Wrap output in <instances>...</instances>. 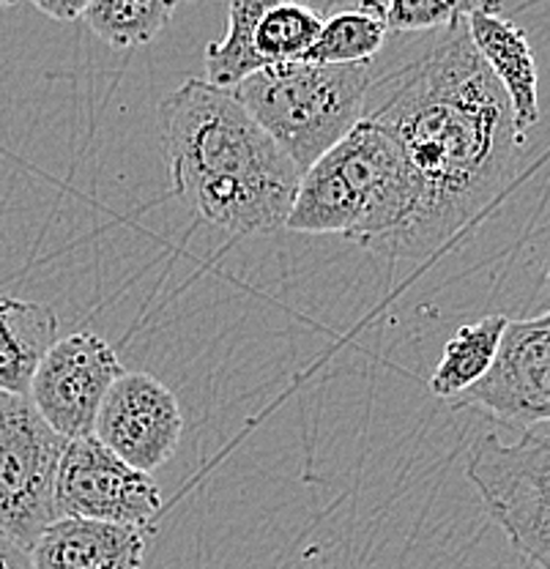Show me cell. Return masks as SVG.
I'll use <instances>...</instances> for the list:
<instances>
[{"mask_svg": "<svg viewBox=\"0 0 550 569\" xmlns=\"http://www.w3.org/2000/svg\"><path fill=\"white\" fill-rule=\"evenodd\" d=\"M123 372L108 340L91 331L58 337L41 356L28 400L58 436H91L104 395Z\"/></svg>", "mask_w": 550, "mask_h": 569, "instance_id": "ba28073f", "label": "cell"}, {"mask_svg": "<svg viewBox=\"0 0 550 569\" xmlns=\"http://www.w3.org/2000/svg\"><path fill=\"white\" fill-rule=\"evenodd\" d=\"M466 26L471 44L510 102L514 129L526 138L540 121V77L529 39L501 11H474L466 17Z\"/></svg>", "mask_w": 550, "mask_h": 569, "instance_id": "7c38bea8", "label": "cell"}, {"mask_svg": "<svg viewBox=\"0 0 550 569\" xmlns=\"http://www.w3.org/2000/svg\"><path fill=\"white\" fill-rule=\"evenodd\" d=\"M33 3L41 14H47L56 22H74L86 14V9L91 6V0H28Z\"/></svg>", "mask_w": 550, "mask_h": 569, "instance_id": "ffe728a7", "label": "cell"}, {"mask_svg": "<svg viewBox=\"0 0 550 569\" xmlns=\"http://www.w3.org/2000/svg\"><path fill=\"white\" fill-rule=\"evenodd\" d=\"M183 3H194V0H183Z\"/></svg>", "mask_w": 550, "mask_h": 569, "instance_id": "cb8c5ba5", "label": "cell"}, {"mask_svg": "<svg viewBox=\"0 0 550 569\" xmlns=\"http://www.w3.org/2000/svg\"><path fill=\"white\" fill-rule=\"evenodd\" d=\"M183 432L176 395L151 372H129L112 381L97 413L93 436L138 471H157L179 449Z\"/></svg>", "mask_w": 550, "mask_h": 569, "instance_id": "30bf717a", "label": "cell"}, {"mask_svg": "<svg viewBox=\"0 0 550 569\" xmlns=\"http://www.w3.org/2000/svg\"><path fill=\"white\" fill-rule=\"evenodd\" d=\"M490 518L529 565L550 569V422L526 425L514 443L479 436L466 466Z\"/></svg>", "mask_w": 550, "mask_h": 569, "instance_id": "5b68a950", "label": "cell"}, {"mask_svg": "<svg viewBox=\"0 0 550 569\" xmlns=\"http://www.w3.org/2000/svg\"><path fill=\"white\" fill-rule=\"evenodd\" d=\"M296 3H304V6H310L312 11H318L321 17H329V14H334V11L348 9V6L362 3V0H296Z\"/></svg>", "mask_w": 550, "mask_h": 569, "instance_id": "7402d4cb", "label": "cell"}, {"mask_svg": "<svg viewBox=\"0 0 550 569\" xmlns=\"http://www.w3.org/2000/svg\"><path fill=\"white\" fill-rule=\"evenodd\" d=\"M58 340V316L41 301L0 296V391L28 397L41 356Z\"/></svg>", "mask_w": 550, "mask_h": 569, "instance_id": "4fadbf2b", "label": "cell"}, {"mask_svg": "<svg viewBox=\"0 0 550 569\" xmlns=\"http://www.w3.org/2000/svg\"><path fill=\"white\" fill-rule=\"evenodd\" d=\"M321 22L323 17L318 11L304 3H296V0H280L271 6L258 20L256 36H252V44H256L263 67L301 61V56L310 50L321 31Z\"/></svg>", "mask_w": 550, "mask_h": 569, "instance_id": "ac0fdd59", "label": "cell"}, {"mask_svg": "<svg viewBox=\"0 0 550 569\" xmlns=\"http://www.w3.org/2000/svg\"><path fill=\"white\" fill-rule=\"evenodd\" d=\"M17 0H0V9H9V6H14Z\"/></svg>", "mask_w": 550, "mask_h": 569, "instance_id": "603a6c76", "label": "cell"}, {"mask_svg": "<svg viewBox=\"0 0 550 569\" xmlns=\"http://www.w3.org/2000/svg\"><path fill=\"white\" fill-rule=\"evenodd\" d=\"M430 33V47L378 80L383 99L364 112L398 140L413 183L398 258H424L477 219L504 192L526 146L466 20Z\"/></svg>", "mask_w": 550, "mask_h": 569, "instance_id": "6da1fadb", "label": "cell"}, {"mask_svg": "<svg viewBox=\"0 0 550 569\" xmlns=\"http://www.w3.org/2000/svg\"><path fill=\"white\" fill-rule=\"evenodd\" d=\"M0 569H33L31 548L0 533Z\"/></svg>", "mask_w": 550, "mask_h": 569, "instance_id": "44dd1931", "label": "cell"}, {"mask_svg": "<svg viewBox=\"0 0 550 569\" xmlns=\"http://www.w3.org/2000/svg\"><path fill=\"white\" fill-rule=\"evenodd\" d=\"M507 320L510 318L484 316L474 323L460 326L452 340L443 346L439 365L430 378V391L441 400H454L460 391L477 383L493 361Z\"/></svg>", "mask_w": 550, "mask_h": 569, "instance_id": "9a60e30c", "label": "cell"}, {"mask_svg": "<svg viewBox=\"0 0 550 569\" xmlns=\"http://www.w3.org/2000/svg\"><path fill=\"white\" fill-rule=\"evenodd\" d=\"M159 116L173 194L194 217L233 236L286 224L299 168L230 88L192 77L164 99Z\"/></svg>", "mask_w": 550, "mask_h": 569, "instance_id": "7a4b0ae2", "label": "cell"}, {"mask_svg": "<svg viewBox=\"0 0 550 569\" xmlns=\"http://www.w3.org/2000/svg\"><path fill=\"white\" fill-rule=\"evenodd\" d=\"M33 569H143L140 526L88 518H58L31 545Z\"/></svg>", "mask_w": 550, "mask_h": 569, "instance_id": "8fae6325", "label": "cell"}, {"mask_svg": "<svg viewBox=\"0 0 550 569\" xmlns=\"http://www.w3.org/2000/svg\"><path fill=\"white\" fill-rule=\"evenodd\" d=\"M280 0H230L228 9V33L211 41L203 52L209 82L217 88H233L244 77L263 69L258 58L252 36L260 17Z\"/></svg>", "mask_w": 550, "mask_h": 569, "instance_id": "2e32d148", "label": "cell"}, {"mask_svg": "<svg viewBox=\"0 0 550 569\" xmlns=\"http://www.w3.org/2000/svg\"><path fill=\"white\" fill-rule=\"evenodd\" d=\"M387 36L389 20L383 0H362V3L323 17L321 31L310 50L301 56V61L318 63V67L372 63L387 44Z\"/></svg>", "mask_w": 550, "mask_h": 569, "instance_id": "5bb4252c", "label": "cell"}, {"mask_svg": "<svg viewBox=\"0 0 550 569\" xmlns=\"http://www.w3.org/2000/svg\"><path fill=\"white\" fill-rule=\"evenodd\" d=\"M176 6L179 0H91L82 20L112 50H132L168 28Z\"/></svg>", "mask_w": 550, "mask_h": 569, "instance_id": "e0dca14e", "label": "cell"}, {"mask_svg": "<svg viewBox=\"0 0 550 569\" xmlns=\"http://www.w3.org/2000/svg\"><path fill=\"white\" fill-rule=\"evenodd\" d=\"M413 213V183L387 127L364 116L299 176L282 228L342 236L367 252L398 258Z\"/></svg>", "mask_w": 550, "mask_h": 569, "instance_id": "3957f363", "label": "cell"}, {"mask_svg": "<svg viewBox=\"0 0 550 569\" xmlns=\"http://www.w3.org/2000/svg\"><path fill=\"white\" fill-rule=\"evenodd\" d=\"M454 408H482L514 425L546 422L550 417V320H507L488 372L460 391Z\"/></svg>", "mask_w": 550, "mask_h": 569, "instance_id": "9c48e42d", "label": "cell"}, {"mask_svg": "<svg viewBox=\"0 0 550 569\" xmlns=\"http://www.w3.org/2000/svg\"><path fill=\"white\" fill-rule=\"evenodd\" d=\"M67 438L58 436L28 397L0 391V533L31 548L52 520L56 471Z\"/></svg>", "mask_w": 550, "mask_h": 569, "instance_id": "8992f818", "label": "cell"}, {"mask_svg": "<svg viewBox=\"0 0 550 569\" xmlns=\"http://www.w3.org/2000/svg\"><path fill=\"white\" fill-rule=\"evenodd\" d=\"M372 80V63L318 67L291 61L258 69L230 93L304 173L362 121Z\"/></svg>", "mask_w": 550, "mask_h": 569, "instance_id": "277c9868", "label": "cell"}, {"mask_svg": "<svg viewBox=\"0 0 550 569\" xmlns=\"http://www.w3.org/2000/svg\"><path fill=\"white\" fill-rule=\"evenodd\" d=\"M56 507L61 518L143 526L157 518L162 490L151 473L118 458L97 436L69 438L56 471Z\"/></svg>", "mask_w": 550, "mask_h": 569, "instance_id": "52a82bcc", "label": "cell"}, {"mask_svg": "<svg viewBox=\"0 0 550 569\" xmlns=\"http://www.w3.org/2000/svg\"><path fill=\"white\" fill-rule=\"evenodd\" d=\"M389 31L430 33L474 11H501V0H383Z\"/></svg>", "mask_w": 550, "mask_h": 569, "instance_id": "d6986e66", "label": "cell"}]
</instances>
